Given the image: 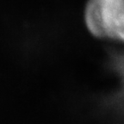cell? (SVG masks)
I'll return each mask as SVG.
<instances>
[{
  "instance_id": "cell-1",
  "label": "cell",
  "mask_w": 124,
  "mask_h": 124,
  "mask_svg": "<svg viewBox=\"0 0 124 124\" xmlns=\"http://www.w3.org/2000/svg\"><path fill=\"white\" fill-rule=\"evenodd\" d=\"M84 20L94 37L124 43V0H88Z\"/></svg>"
}]
</instances>
